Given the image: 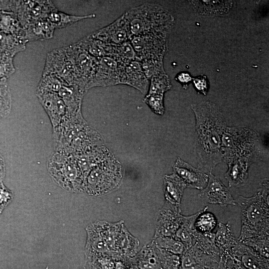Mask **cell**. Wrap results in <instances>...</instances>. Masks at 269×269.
<instances>
[{
  "mask_svg": "<svg viewBox=\"0 0 269 269\" xmlns=\"http://www.w3.org/2000/svg\"><path fill=\"white\" fill-rule=\"evenodd\" d=\"M175 80L180 83L185 89L188 88V83L192 80L190 74L187 72H181L177 74Z\"/></svg>",
  "mask_w": 269,
  "mask_h": 269,
  "instance_id": "42",
  "label": "cell"
},
{
  "mask_svg": "<svg viewBox=\"0 0 269 269\" xmlns=\"http://www.w3.org/2000/svg\"><path fill=\"white\" fill-rule=\"evenodd\" d=\"M26 43L22 37L0 31V51L9 57L24 50Z\"/></svg>",
  "mask_w": 269,
  "mask_h": 269,
  "instance_id": "25",
  "label": "cell"
},
{
  "mask_svg": "<svg viewBox=\"0 0 269 269\" xmlns=\"http://www.w3.org/2000/svg\"><path fill=\"white\" fill-rule=\"evenodd\" d=\"M215 233L212 232L202 233L195 231L193 235V245L212 257L218 256L220 253L215 244Z\"/></svg>",
  "mask_w": 269,
  "mask_h": 269,
  "instance_id": "30",
  "label": "cell"
},
{
  "mask_svg": "<svg viewBox=\"0 0 269 269\" xmlns=\"http://www.w3.org/2000/svg\"><path fill=\"white\" fill-rule=\"evenodd\" d=\"M74 62L75 67L83 88L86 92L95 76L98 59L91 56L76 43L66 46Z\"/></svg>",
  "mask_w": 269,
  "mask_h": 269,
  "instance_id": "10",
  "label": "cell"
},
{
  "mask_svg": "<svg viewBox=\"0 0 269 269\" xmlns=\"http://www.w3.org/2000/svg\"><path fill=\"white\" fill-rule=\"evenodd\" d=\"M222 151L224 162L232 157L240 156L247 158L254 163L262 156L260 135L249 128L227 126L222 135Z\"/></svg>",
  "mask_w": 269,
  "mask_h": 269,
  "instance_id": "4",
  "label": "cell"
},
{
  "mask_svg": "<svg viewBox=\"0 0 269 269\" xmlns=\"http://www.w3.org/2000/svg\"><path fill=\"white\" fill-rule=\"evenodd\" d=\"M148 81L142 70L140 61L134 60L126 64L121 84L132 86L145 93L149 84Z\"/></svg>",
  "mask_w": 269,
  "mask_h": 269,
  "instance_id": "18",
  "label": "cell"
},
{
  "mask_svg": "<svg viewBox=\"0 0 269 269\" xmlns=\"http://www.w3.org/2000/svg\"><path fill=\"white\" fill-rule=\"evenodd\" d=\"M228 169L224 176L230 187L244 185L248 178V170L253 162L249 159L240 156L232 157L225 161Z\"/></svg>",
  "mask_w": 269,
  "mask_h": 269,
  "instance_id": "16",
  "label": "cell"
},
{
  "mask_svg": "<svg viewBox=\"0 0 269 269\" xmlns=\"http://www.w3.org/2000/svg\"><path fill=\"white\" fill-rule=\"evenodd\" d=\"M0 31L25 39V30L16 14L13 12L5 11L0 13Z\"/></svg>",
  "mask_w": 269,
  "mask_h": 269,
  "instance_id": "29",
  "label": "cell"
},
{
  "mask_svg": "<svg viewBox=\"0 0 269 269\" xmlns=\"http://www.w3.org/2000/svg\"><path fill=\"white\" fill-rule=\"evenodd\" d=\"M198 196L210 204L221 206L237 205L228 188L218 176L208 173V181L205 187L201 190Z\"/></svg>",
  "mask_w": 269,
  "mask_h": 269,
  "instance_id": "13",
  "label": "cell"
},
{
  "mask_svg": "<svg viewBox=\"0 0 269 269\" xmlns=\"http://www.w3.org/2000/svg\"><path fill=\"white\" fill-rule=\"evenodd\" d=\"M48 169L61 187L78 191L84 188L85 176L72 154L55 152L49 159Z\"/></svg>",
  "mask_w": 269,
  "mask_h": 269,
  "instance_id": "5",
  "label": "cell"
},
{
  "mask_svg": "<svg viewBox=\"0 0 269 269\" xmlns=\"http://www.w3.org/2000/svg\"><path fill=\"white\" fill-rule=\"evenodd\" d=\"M63 85L62 81L54 74L43 71L36 92L58 93Z\"/></svg>",
  "mask_w": 269,
  "mask_h": 269,
  "instance_id": "34",
  "label": "cell"
},
{
  "mask_svg": "<svg viewBox=\"0 0 269 269\" xmlns=\"http://www.w3.org/2000/svg\"><path fill=\"white\" fill-rule=\"evenodd\" d=\"M157 242L160 247L175 254H182L186 250L184 245L180 241L170 237H160Z\"/></svg>",
  "mask_w": 269,
  "mask_h": 269,
  "instance_id": "38",
  "label": "cell"
},
{
  "mask_svg": "<svg viewBox=\"0 0 269 269\" xmlns=\"http://www.w3.org/2000/svg\"><path fill=\"white\" fill-rule=\"evenodd\" d=\"M71 116L81 114V104L85 92L78 87L63 85L58 93Z\"/></svg>",
  "mask_w": 269,
  "mask_h": 269,
  "instance_id": "20",
  "label": "cell"
},
{
  "mask_svg": "<svg viewBox=\"0 0 269 269\" xmlns=\"http://www.w3.org/2000/svg\"><path fill=\"white\" fill-rule=\"evenodd\" d=\"M196 90L204 95H206L209 89V82L206 76L200 75L192 79Z\"/></svg>",
  "mask_w": 269,
  "mask_h": 269,
  "instance_id": "40",
  "label": "cell"
},
{
  "mask_svg": "<svg viewBox=\"0 0 269 269\" xmlns=\"http://www.w3.org/2000/svg\"></svg>",
  "mask_w": 269,
  "mask_h": 269,
  "instance_id": "43",
  "label": "cell"
},
{
  "mask_svg": "<svg viewBox=\"0 0 269 269\" xmlns=\"http://www.w3.org/2000/svg\"><path fill=\"white\" fill-rule=\"evenodd\" d=\"M126 64L112 57L98 59L97 70L90 85L94 87H106L121 84Z\"/></svg>",
  "mask_w": 269,
  "mask_h": 269,
  "instance_id": "8",
  "label": "cell"
},
{
  "mask_svg": "<svg viewBox=\"0 0 269 269\" xmlns=\"http://www.w3.org/2000/svg\"><path fill=\"white\" fill-rule=\"evenodd\" d=\"M191 108L195 118L198 168L208 174L223 161L222 135L227 125L222 114L210 102L192 104Z\"/></svg>",
  "mask_w": 269,
  "mask_h": 269,
  "instance_id": "1",
  "label": "cell"
},
{
  "mask_svg": "<svg viewBox=\"0 0 269 269\" xmlns=\"http://www.w3.org/2000/svg\"><path fill=\"white\" fill-rule=\"evenodd\" d=\"M177 206L167 203L161 211L158 221V233L164 236H174L182 218Z\"/></svg>",
  "mask_w": 269,
  "mask_h": 269,
  "instance_id": "17",
  "label": "cell"
},
{
  "mask_svg": "<svg viewBox=\"0 0 269 269\" xmlns=\"http://www.w3.org/2000/svg\"><path fill=\"white\" fill-rule=\"evenodd\" d=\"M56 8L51 1L18 0L15 13L25 29L36 21L46 18L48 13Z\"/></svg>",
  "mask_w": 269,
  "mask_h": 269,
  "instance_id": "11",
  "label": "cell"
},
{
  "mask_svg": "<svg viewBox=\"0 0 269 269\" xmlns=\"http://www.w3.org/2000/svg\"><path fill=\"white\" fill-rule=\"evenodd\" d=\"M200 210L190 216H182L179 228L175 233L176 239L185 246L186 250L193 246V235L196 230L194 223Z\"/></svg>",
  "mask_w": 269,
  "mask_h": 269,
  "instance_id": "24",
  "label": "cell"
},
{
  "mask_svg": "<svg viewBox=\"0 0 269 269\" xmlns=\"http://www.w3.org/2000/svg\"><path fill=\"white\" fill-rule=\"evenodd\" d=\"M150 85L147 94H162L170 89L172 85L166 73L152 76L150 79Z\"/></svg>",
  "mask_w": 269,
  "mask_h": 269,
  "instance_id": "36",
  "label": "cell"
},
{
  "mask_svg": "<svg viewBox=\"0 0 269 269\" xmlns=\"http://www.w3.org/2000/svg\"><path fill=\"white\" fill-rule=\"evenodd\" d=\"M12 194L4 186H0V211L9 203L12 199Z\"/></svg>",
  "mask_w": 269,
  "mask_h": 269,
  "instance_id": "41",
  "label": "cell"
},
{
  "mask_svg": "<svg viewBox=\"0 0 269 269\" xmlns=\"http://www.w3.org/2000/svg\"><path fill=\"white\" fill-rule=\"evenodd\" d=\"M173 171L185 183L187 187L202 190L208 181V174L195 168L178 157L173 166Z\"/></svg>",
  "mask_w": 269,
  "mask_h": 269,
  "instance_id": "15",
  "label": "cell"
},
{
  "mask_svg": "<svg viewBox=\"0 0 269 269\" xmlns=\"http://www.w3.org/2000/svg\"><path fill=\"white\" fill-rule=\"evenodd\" d=\"M124 14L132 35H167L174 23L173 17L168 11L153 3H144L132 7Z\"/></svg>",
  "mask_w": 269,
  "mask_h": 269,
  "instance_id": "3",
  "label": "cell"
},
{
  "mask_svg": "<svg viewBox=\"0 0 269 269\" xmlns=\"http://www.w3.org/2000/svg\"><path fill=\"white\" fill-rule=\"evenodd\" d=\"M76 44L96 58L107 56V44L93 37L91 34L81 39Z\"/></svg>",
  "mask_w": 269,
  "mask_h": 269,
  "instance_id": "31",
  "label": "cell"
},
{
  "mask_svg": "<svg viewBox=\"0 0 269 269\" xmlns=\"http://www.w3.org/2000/svg\"><path fill=\"white\" fill-rule=\"evenodd\" d=\"M215 234V244L221 256H228L239 242L234 236L228 222L225 224L219 223Z\"/></svg>",
  "mask_w": 269,
  "mask_h": 269,
  "instance_id": "21",
  "label": "cell"
},
{
  "mask_svg": "<svg viewBox=\"0 0 269 269\" xmlns=\"http://www.w3.org/2000/svg\"><path fill=\"white\" fill-rule=\"evenodd\" d=\"M231 1L196 0L192 1L195 8L204 14H222L227 13L232 6Z\"/></svg>",
  "mask_w": 269,
  "mask_h": 269,
  "instance_id": "28",
  "label": "cell"
},
{
  "mask_svg": "<svg viewBox=\"0 0 269 269\" xmlns=\"http://www.w3.org/2000/svg\"><path fill=\"white\" fill-rule=\"evenodd\" d=\"M109 154L105 147L98 145L88 151L72 155L85 178L94 167L105 159Z\"/></svg>",
  "mask_w": 269,
  "mask_h": 269,
  "instance_id": "19",
  "label": "cell"
},
{
  "mask_svg": "<svg viewBox=\"0 0 269 269\" xmlns=\"http://www.w3.org/2000/svg\"><path fill=\"white\" fill-rule=\"evenodd\" d=\"M207 209V206L201 209L196 218L194 226L198 232H212L217 225V220L216 216L211 212L208 211Z\"/></svg>",
  "mask_w": 269,
  "mask_h": 269,
  "instance_id": "33",
  "label": "cell"
},
{
  "mask_svg": "<svg viewBox=\"0 0 269 269\" xmlns=\"http://www.w3.org/2000/svg\"><path fill=\"white\" fill-rule=\"evenodd\" d=\"M95 17L96 15L94 13L86 15H75L64 13L56 8L48 13L46 19L55 29L64 28L72 25L79 21L85 19L93 18Z\"/></svg>",
  "mask_w": 269,
  "mask_h": 269,
  "instance_id": "26",
  "label": "cell"
},
{
  "mask_svg": "<svg viewBox=\"0 0 269 269\" xmlns=\"http://www.w3.org/2000/svg\"><path fill=\"white\" fill-rule=\"evenodd\" d=\"M163 96L162 94H146L143 101L154 113L162 115L165 111Z\"/></svg>",
  "mask_w": 269,
  "mask_h": 269,
  "instance_id": "39",
  "label": "cell"
},
{
  "mask_svg": "<svg viewBox=\"0 0 269 269\" xmlns=\"http://www.w3.org/2000/svg\"><path fill=\"white\" fill-rule=\"evenodd\" d=\"M27 42L51 38L55 28L46 18L41 19L29 25L25 29Z\"/></svg>",
  "mask_w": 269,
  "mask_h": 269,
  "instance_id": "23",
  "label": "cell"
},
{
  "mask_svg": "<svg viewBox=\"0 0 269 269\" xmlns=\"http://www.w3.org/2000/svg\"><path fill=\"white\" fill-rule=\"evenodd\" d=\"M85 187L91 194H100L114 188L120 180V165L109 154L88 173Z\"/></svg>",
  "mask_w": 269,
  "mask_h": 269,
  "instance_id": "6",
  "label": "cell"
},
{
  "mask_svg": "<svg viewBox=\"0 0 269 269\" xmlns=\"http://www.w3.org/2000/svg\"><path fill=\"white\" fill-rule=\"evenodd\" d=\"M36 95L50 119L53 128L69 115L64 103L58 93L36 92Z\"/></svg>",
  "mask_w": 269,
  "mask_h": 269,
  "instance_id": "14",
  "label": "cell"
},
{
  "mask_svg": "<svg viewBox=\"0 0 269 269\" xmlns=\"http://www.w3.org/2000/svg\"><path fill=\"white\" fill-rule=\"evenodd\" d=\"M186 186L181 178L174 173L164 177V193L166 199L170 203L178 206Z\"/></svg>",
  "mask_w": 269,
  "mask_h": 269,
  "instance_id": "22",
  "label": "cell"
},
{
  "mask_svg": "<svg viewBox=\"0 0 269 269\" xmlns=\"http://www.w3.org/2000/svg\"><path fill=\"white\" fill-rule=\"evenodd\" d=\"M163 58V57H153L140 61L142 70L148 80L155 75L165 73Z\"/></svg>",
  "mask_w": 269,
  "mask_h": 269,
  "instance_id": "35",
  "label": "cell"
},
{
  "mask_svg": "<svg viewBox=\"0 0 269 269\" xmlns=\"http://www.w3.org/2000/svg\"><path fill=\"white\" fill-rule=\"evenodd\" d=\"M43 71L54 74L64 85L77 86L86 92L66 46L53 49L47 54Z\"/></svg>",
  "mask_w": 269,
  "mask_h": 269,
  "instance_id": "7",
  "label": "cell"
},
{
  "mask_svg": "<svg viewBox=\"0 0 269 269\" xmlns=\"http://www.w3.org/2000/svg\"><path fill=\"white\" fill-rule=\"evenodd\" d=\"M212 257L204 253L193 245L183 253L181 266L183 269H200L202 265Z\"/></svg>",
  "mask_w": 269,
  "mask_h": 269,
  "instance_id": "27",
  "label": "cell"
},
{
  "mask_svg": "<svg viewBox=\"0 0 269 269\" xmlns=\"http://www.w3.org/2000/svg\"><path fill=\"white\" fill-rule=\"evenodd\" d=\"M108 56L114 57L126 64L136 60L135 51L130 41L119 45H108Z\"/></svg>",
  "mask_w": 269,
  "mask_h": 269,
  "instance_id": "32",
  "label": "cell"
},
{
  "mask_svg": "<svg viewBox=\"0 0 269 269\" xmlns=\"http://www.w3.org/2000/svg\"><path fill=\"white\" fill-rule=\"evenodd\" d=\"M91 34L103 43L113 45L130 41L132 36L129 22L124 14L112 23Z\"/></svg>",
  "mask_w": 269,
  "mask_h": 269,
  "instance_id": "12",
  "label": "cell"
},
{
  "mask_svg": "<svg viewBox=\"0 0 269 269\" xmlns=\"http://www.w3.org/2000/svg\"><path fill=\"white\" fill-rule=\"evenodd\" d=\"M241 243L268 259L269 238H252L244 240Z\"/></svg>",
  "mask_w": 269,
  "mask_h": 269,
  "instance_id": "37",
  "label": "cell"
},
{
  "mask_svg": "<svg viewBox=\"0 0 269 269\" xmlns=\"http://www.w3.org/2000/svg\"><path fill=\"white\" fill-rule=\"evenodd\" d=\"M269 182L263 179L252 196H239L236 200L241 211V230L238 240L269 238Z\"/></svg>",
  "mask_w": 269,
  "mask_h": 269,
  "instance_id": "2",
  "label": "cell"
},
{
  "mask_svg": "<svg viewBox=\"0 0 269 269\" xmlns=\"http://www.w3.org/2000/svg\"><path fill=\"white\" fill-rule=\"evenodd\" d=\"M131 43L135 51L136 60L163 57L167 47L166 35L149 34L132 35Z\"/></svg>",
  "mask_w": 269,
  "mask_h": 269,
  "instance_id": "9",
  "label": "cell"
}]
</instances>
